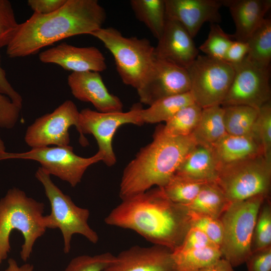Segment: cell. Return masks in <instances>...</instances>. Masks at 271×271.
<instances>
[{"label":"cell","mask_w":271,"mask_h":271,"mask_svg":"<svg viewBox=\"0 0 271 271\" xmlns=\"http://www.w3.org/2000/svg\"><path fill=\"white\" fill-rule=\"evenodd\" d=\"M253 136L259 142L263 156L271 162V103L269 101L258 109Z\"/></svg>","instance_id":"obj_34"},{"label":"cell","mask_w":271,"mask_h":271,"mask_svg":"<svg viewBox=\"0 0 271 271\" xmlns=\"http://www.w3.org/2000/svg\"><path fill=\"white\" fill-rule=\"evenodd\" d=\"M268 198L264 200L258 212L252 236L251 252L271 246V205Z\"/></svg>","instance_id":"obj_33"},{"label":"cell","mask_w":271,"mask_h":271,"mask_svg":"<svg viewBox=\"0 0 271 271\" xmlns=\"http://www.w3.org/2000/svg\"><path fill=\"white\" fill-rule=\"evenodd\" d=\"M190 90V81L186 68L156 58L137 90L141 102L150 106L161 99Z\"/></svg>","instance_id":"obj_14"},{"label":"cell","mask_w":271,"mask_h":271,"mask_svg":"<svg viewBox=\"0 0 271 271\" xmlns=\"http://www.w3.org/2000/svg\"><path fill=\"white\" fill-rule=\"evenodd\" d=\"M0 93L8 97L11 101L20 108L22 107L23 99L8 80L5 70L1 66L0 55Z\"/></svg>","instance_id":"obj_43"},{"label":"cell","mask_w":271,"mask_h":271,"mask_svg":"<svg viewBox=\"0 0 271 271\" xmlns=\"http://www.w3.org/2000/svg\"><path fill=\"white\" fill-rule=\"evenodd\" d=\"M103 158V154L99 151L91 157L79 156L69 145L35 148L22 153H0V161L24 159L37 161L46 173L68 182L72 187L81 182L90 166L102 161Z\"/></svg>","instance_id":"obj_10"},{"label":"cell","mask_w":271,"mask_h":271,"mask_svg":"<svg viewBox=\"0 0 271 271\" xmlns=\"http://www.w3.org/2000/svg\"><path fill=\"white\" fill-rule=\"evenodd\" d=\"M79 115L75 104L66 100L53 111L37 118L28 126L25 141L31 148L68 146L69 129L74 125L78 131Z\"/></svg>","instance_id":"obj_12"},{"label":"cell","mask_w":271,"mask_h":271,"mask_svg":"<svg viewBox=\"0 0 271 271\" xmlns=\"http://www.w3.org/2000/svg\"><path fill=\"white\" fill-rule=\"evenodd\" d=\"M202 108L196 103L187 105L178 111L162 127L164 133L171 137L192 134L202 113Z\"/></svg>","instance_id":"obj_30"},{"label":"cell","mask_w":271,"mask_h":271,"mask_svg":"<svg viewBox=\"0 0 271 271\" xmlns=\"http://www.w3.org/2000/svg\"><path fill=\"white\" fill-rule=\"evenodd\" d=\"M222 107L227 133L235 136H253V130L258 109L242 105Z\"/></svg>","instance_id":"obj_29"},{"label":"cell","mask_w":271,"mask_h":271,"mask_svg":"<svg viewBox=\"0 0 271 271\" xmlns=\"http://www.w3.org/2000/svg\"><path fill=\"white\" fill-rule=\"evenodd\" d=\"M115 256L108 252L93 256H78L69 262L64 271H103L113 262Z\"/></svg>","instance_id":"obj_35"},{"label":"cell","mask_w":271,"mask_h":271,"mask_svg":"<svg viewBox=\"0 0 271 271\" xmlns=\"http://www.w3.org/2000/svg\"><path fill=\"white\" fill-rule=\"evenodd\" d=\"M39 58L42 63L55 64L72 72H100L107 68L105 57L94 46L80 47L62 43L42 52Z\"/></svg>","instance_id":"obj_16"},{"label":"cell","mask_w":271,"mask_h":271,"mask_svg":"<svg viewBox=\"0 0 271 271\" xmlns=\"http://www.w3.org/2000/svg\"><path fill=\"white\" fill-rule=\"evenodd\" d=\"M35 177L43 185L51 205L50 214L44 216V225L46 229L60 230L64 240V253H68L70 251L72 238L75 234L84 236L92 243H96L99 237L88 223L90 214L88 209L77 206L70 196L53 182L50 175L41 167L36 171Z\"/></svg>","instance_id":"obj_7"},{"label":"cell","mask_w":271,"mask_h":271,"mask_svg":"<svg viewBox=\"0 0 271 271\" xmlns=\"http://www.w3.org/2000/svg\"><path fill=\"white\" fill-rule=\"evenodd\" d=\"M266 198L258 195L230 203L220 218L223 229L220 250L222 257L233 267L245 262L251 253L255 224Z\"/></svg>","instance_id":"obj_6"},{"label":"cell","mask_w":271,"mask_h":271,"mask_svg":"<svg viewBox=\"0 0 271 271\" xmlns=\"http://www.w3.org/2000/svg\"><path fill=\"white\" fill-rule=\"evenodd\" d=\"M233 66L234 75L221 106L242 105L259 109L270 101V69L258 67L246 57Z\"/></svg>","instance_id":"obj_13"},{"label":"cell","mask_w":271,"mask_h":271,"mask_svg":"<svg viewBox=\"0 0 271 271\" xmlns=\"http://www.w3.org/2000/svg\"><path fill=\"white\" fill-rule=\"evenodd\" d=\"M186 69L195 103L202 108L221 105L233 80L234 67L224 60L198 55Z\"/></svg>","instance_id":"obj_9"},{"label":"cell","mask_w":271,"mask_h":271,"mask_svg":"<svg viewBox=\"0 0 271 271\" xmlns=\"http://www.w3.org/2000/svg\"><path fill=\"white\" fill-rule=\"evenodd\" d=\"M21 108L7 96L0 93V126L13 128L18 122Z\"/></svg>","instance_id":"obj_38"},{"label":"cell","mask_w":271,"mask_h":271,"mask_svg":"<svg viewBox=\"0 0 271 271\" xmlns=\"http://www.w3.org/2000/svg\"><path fill=\"white\" fill-rule=\"evenodd\" d=\"M211 148L219 168L263 155L259 142L252 136H235L226 133Z\"/></svg>","instance_id":"obj_21"},{"label":"cell","mask_w":271,"mask_h":271,"mask_svg":"<svg viewBox=\"0 0 271 271\" xmlns=\"http://www.w3.org/2000/svg\"><path fill=\"white\" fill-rule=\"evenodd\" d=\"M248 52L247 42L234 40L227 50L224 61L232 66L236 65L245 59Z\"/></svg>","instance_id":"obj_41"},{"label":"cell","mask_w":271,"mask_h":271,"mask_svg":"<svg viewBox=\"0 0 271 271\" xmlns=\"http://www.w3.org/2000/svg\"><path fill=\"white\" fill-rule=\"evenodd\" d=\"M19 25L11 3L0 0V49L8 45Z\"/></svg>","instance_id":"obj_37"},{"label":"cell","mask_w":271,"mask_h":271,"mask_svg":"<svg viewBox=\"0 0 271 271\" xmlns=\"http://www.w3.org/2000/svg\"><path fill=\"white\" fill-rule=\"evenodd\" d=\"M205 183L175 173L164 186L160 188L171 201L186 205L196 197Z\"/></svg>","instance_id":"obj_31"},{"label":"cell","mask_w":271,"mask_h":271,"mask_svg":"<svg viewBox=\"0 0 271 271\" xmlns=\"http://www.w3.org/2000/svg\"><path fill=\"white\" fill-rule=\"evenodd\" d=\"M246 58L262 68L270 69L271 61V20L265 18L246 42Z\"/></svg>","instance_id":"obj_28"},{"label":"cell","mask_w":271,"mask_h":271,"mask_svg":"<svg viewBox=\"0 0 271 271\" xmlns=\"http://www.w3.org/2000/svg\"><path fill=\"white\" fill-rule=\"evenodd\" d=\"M230 204L217 184L211 182L204 184L196 197L184 206L191 211L220 218Z\"/></svg>","instance_id":"obj_24"},{"label":"cell","mask_w":271,"mask_h":271,"mask_svg":"<svg viewBox=\"0 0 271 271\" xmlns=\"http://www.w3.org/2000/svg\"><path fill=\"white\" fill-rule=\"evenodd\" d=\"M34 266L30 263H26L19 266L16 261L13 258L8 260V267L4 271H33Z\"/></svg>","instance_id":"obj_45"},{"label":"cell","mask_w":271,"mask_h":271,"mask_svg":"<svg viewBox=\"0 0 271 271\" xmlns=\"http://www.w3.org/2000/svg\"><path fill=\"white\" fill-rule=\"evenodd\" d=\"M189 214L191 226L201 230L220 247L223 234V226L220 218H215L190 210Z\"/></svg>","instance_id":"obj_36"},{"label":"cell","mask_w":271,"mask_h":271,"mask_svg":"<svg viewBox=\"0 0 271 271\" xmlns=\"http://www.w3.org/2000/svg\"><path fill=\"white\" fill-rule=\"evenodd\" d=\"M142 108L135 105L127 112H101L85 108L80 111L79 120V142L85 147L88 142L84 134H91L96 139L99 152L104 158L102 161L109 167L116 162L112 148V140L117 129L127 123L143 124L141 117Z\"/></svg>","instance_id":"obj_11"},{"label":"cell","mask_w":271,"mask_h":271,"mask_svg":"<svg viewBox=\"0 0 271 271\" xmlns=\"http://www.w3.org/2000/svg\"><path fill=\"white\" fill-rule=\"evenodd\" d=\"M90 35L99 40L111 53L123 83L138 89L156 59L155 47L150 41L124 37L113 27L102 28Z\"/></svg>","instance_id":"obj_5"},{"label":"cell","mask_w":271,"mask_h":271,"mask_svg":"<svg viewBox=\"0 0 271 271\" xmlns=\"http://www.w3.org/2000/svg\"><path fill=\"white\" fill-rule=\"evenodd\" d=\"M245 262L247 271H271V246L251 252Z\"/></svg>","instance_id":"obj_39"},{"label":"cell","mask_w":271,"mask_h":271,"mask_svg":"<svg viewBox=\"0 0 271 271\" xmlns=\"http://www.w3.org/2000/svg\"><path fill=\"white\" fill-rule=\"evenodd\" d=\"M193 103L190 91L165 97L146 109L142 108L141 119L144 124L166 122L180 109Z\"/></svg>","instance_id":"obj_26"},{"label":"cell","mask_w":271,"mask_h":271,"mask_svg":"<svg viewBox=\"0 0 271 271\" xmlns=\"http://www.w3.org/2000/svg\"><path fill=\"white\" fill-rule=\"evenodd\" d=\"M210 246L218 245L212 242L201 230L197 228L191 226L182 245L177 249L187 250Z\"/></svg>","instance_id":"obj_40"},{"label":"cell","mask_w":271,"mask_h":271,"mask_svg":"<svg viewBox=\"0 0 271 271\" xmlns=\"http://www.w3.org/2000/svg\"><path fill=\"white\" fill-rule=\"evenodd\" d=\"M235 26V41L246 42L265 19L271 7L270 0H221Z\"/></svg>","instance_id":"obj_20"},{"label":"cell","mask_w":271,"mask_h":271,"mask_svg":"<svg viewBox=\"0 0 271 271\" xmlns=\"http://www.w3.org/2000/svg\"><path fill=\"white\" fill-rule=\"evenodd\" d=\"M44 210L43 203L28 197L17 188L10 189L0 199V263L11 250L10 236L15 229L24 238L21 258L26 261L30 257L35 241L46 230Z\"/></svg>","instance_id":"obj_4"},{"label":"cell","mask_w":271,"mask_h":271,"mask_svg":"<svg viewBox=\"0 0 271 271\" xmlns=\"http://www.w3.org/2000/svg\"><path fill=\"white\" fill-rule=\"evenodd\" d=\"M233 267L228 260L221 257L214 263L199 271H234Z\"/></svg>","instance_id":"obj_44"},{"label":"cell","mask_w":271,"mask_h":271,"mask_svg":"<svg viewBox=\"0 0 271 271\" xmlns=\"http://www.w3.org/2000/svg\"><path fill=\"white\" fill-rule=\"evenodd\" d=\"M1 127V126H0ZM6 152V147L4 142L0 137V153Z\"/></svg>","instance_id":"obj_46"},{"label":"cell","mask_w":271,"mask_h":271,"mask_svg":"<svg viewBox=\"0 0 271 271\" xmlns=\"http://www.w3.org/2000/svg\"><path fill=\"white\" fill-rule=\"evenodd\" d=\"M106 18L105 11L97 0H67L52 13H33L19 24L7 46V54L11 58L24 57L64 39L90 35L102 28Z\"/></svg>","instance_id":"obj_2"},{"label":"cell","mask_w":271,"mask_h":271,"mask_svg":"<svg viewBox=\"0 0 271 271\" xmlns=\"http://www.w3.org/2000/svg\"><path fill=\"white\" fill-rule=\"evenodd\" d=\"M218 169L211 147L197 144L185 158L176 173L198 182L215 183Z\"/></svg>","instance_id":"obj_22"},{"label":"cell","mask_w":271,"mask_h":271,"mask_svg":"<svg viewBox=\"0 0 271 271\" xmlns=\"http://www.w3.org/2000/svg\"><path fill=\"white\" fill-rule=\"evenodd\" d=\"M129 3L137 19L158 40L166 21L165 0H131Z\"/></svg>","instance_id":"obj_27"},{"label":"cell","mask_w":271,"mask_h":271,"mask_svg":"<svg viewBox=\"0 0 271 271\" xmlns=\"http://www.w3.org/2000/svg\"><path fill=\"white\" fill-rule=\"evenodd\" d=\"M234 40L233 35L226 33L218 24H211L208 37L199 49L206 56L224 60L227 50Z\"/></svg>","instance_id":"obj_32"},{"label":"cell","mask_w":271,"mask_h":271,"mask_svg":"<svg viewBox=\"0 0 271 271\" xmlns=\"http://www.w3.org/2000/svg\"><path fill=\"white\" fill-rule=\"evenodd\" d=\"M223 112L221 105L202 108L199 122L192 133L197 145L211 147L227 133Z\"/></svg>","instance_id":"obj_23"},{"label":"cell","mask_w":271,"mask_h":271,"mask_svg":"<svg viewBox=\"0 0 271 271\" xmlns=\"http://www.w3.org/2000/svg\"><path fill=\"white\" fill-rule=\"evenodd\" d=\"M215 183L230 203L258 195L268 198L271 162L260 155L222 166Z\"/></svg>","instance_id":"obj_8"},{"label":"cell","mask_w":271,"mask_h":271,"mask_svg":"<svg viewBox=\"0 0 271 271\" xmlns=\"http://www.w3.org/2000/svg\"><path fill=\"white\" fill-rule=\"evenodd\" d=\"M193 39L179 23L166 20L163 32L154 48L155 57L186 68L199 55Z\"/></svg>","instance_id":"obj_19"},{"label":"cell","mask_w":271,"mask_h":271,"mask_svg":"<svg viewBox=\"0 0 271 271\" xmlns=\"http://www.w3.org/2000/svg\"><path fill=\"white\" fill-rule=\"evenodd\" d=\"M175 271H199L222 257L220 247L210 246L172 252Z\"/></svg>","instance_id":"obj_25"},{"label":"cell","mask_w":271,"mask_h":271,"mask_svg":"<svg viewBox=\"0 0 271 271\" xmlns=\"http://www.w3.org/2000/svg\"><path fill=\"white\" fill-rule=\"evenodd\" d=\"M67 0H29L28 5L34 13L47 15L61 8Z\"/></svg>","instance_id":"obj_42"},{"label":"cell","mask_w":271,"mask_h":271,"mask_svg":"<svg viewBox=\"0 0 271 271\" xmlns=\"http://www.w3.org/2000/svg\"><path fill=\"white\" fill-rule=\"evenodd\" d=\"M104 221L172 251L182 245L191 227L187 207L171 201L159 187L122 200Z\"/></svg>","instance_id":"obj_1"},{"label":"cell","mask_w":271,"mask_h":271,"mask_svg":"<svg viewBox=\"0 0 271 271\" xmlns=\"http://www.w3.org/2000/svg\"><path fill=\"white\" fill-rule=\"evenodd\" d=\"M67 82L72 94L76 98L92 103L97 111L101 112L123 111L121 101L108 91L99 72H72L68 77Z\"/></svg>","instance_id":"obj_18"},{"label":"cell","mask_w":271,"mask_h":271,"mask_svg":"<svg viewBox=\"0 0 271 271\" xmlns=\"http://www.w3.org/2000/svg\"><path fill=\"white\" fill-rule=\"evenodd\" d=\"M166 20L181 24L193 38L206 23L221 22V0H165Z\"/></svg>","instance_id":"obj_15"},{"label":"cell","mask_w":271,"mask_h":271,"mask_svg":"<svg viewBox=\"0 0 271 271\" xmlns=\"http://www.w3.org/2000/svg\"><path fill=\"white\" fill-rule=\"evenodd\" d=\"M172 252L161 245H134L115 256L103 271H175Z\"/></svg>","instance_id":"obj_17"},{"label":"cell","mask_w":271,"mask_h":271,"mask_svg":"<svg viewBox=\"0 0 271 271\" xmlns=\"http://www.w3.org/2000/svg\"><path fill=\"white\" fill-rule=\"evenodd\" d=\"M197 145L192 134L171 137L158 127L153 141L141 148L123 170L119 186L122 200L164 186Z\"/></svg>","instance_id":"obj_3"}]
</instances>
